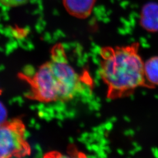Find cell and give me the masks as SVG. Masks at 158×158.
<instances>
[{
	"mask_svg": "<svg viewBox=\"0 0 158 158\" xmlns=\"http://www.w3.org/2000/svg\"><path fill=\"white\" fill-rule=\"evenodd\" d=\"M44 158H89L85 153L82 152L74 145H70L67 154L57 151L46 153Z\"/></svg>",
	"mask_w": 158,
	"mask_h": 158,
	"instance_id": "obj_7",
	"label": "cell"
},
{
	"mask_svg": "<svg viewBox=\"0 0 158 158\" xmlns=\"http://www.w3.org/2000/svg\"><path fill=\"white\" fill-rule=\"evenodd\" d=\"M144 74L149 87L158 85V56L152 57L144 63Z\"/></svg>",
	"mask_w": 158,
	"mask_h": 158,
	"instance_id": "obj_6",
	"label": "cell"
},
{
	"mask_svg": "<svg viewBox=\"0 0 158 158\" xmlns=\"http://www.w3.org/2000/svg\"><path fill=\"white\" fill-rule=\"evenodd\" d=\"M97 0H63V6L68 13L79 19L89 17Z\"/></svg>",
	"mask_w": 158,
	"mask_h": 158,
	"instance_id": "obj_5",
	"label": "cell"
},
{
	"mask_svg": "<svg viewBox=\"0 0 158 158\" xmlns=\"http://www.w3.org/2000/svg\"><path fill=\"white\" fill-rule=\"evenodd\" d=\"M139 24L142 28L149 32H158V3L147 2L142 8Z\"/></svg>",
	"mask_w": 158,
	"mask_h": 158,
	"instance_id": "obj_4",
	"label": "cell"
},
{
	"mask_svg": "<svg viewBox=\"0 0 158 158\" xmlns=\"http://www.w3.org/2000/svg\"><path fill=\"white\" fill-rule=\"evenodd\" d=\"M29 0H0V3L7 7H17L26 4Z\"/></svg>",
	"mask_w": 158,
	"mask_h": 158,
	"instance_id": "obj_8",
	"label": "cell"
},
{
	"mask_svg": "<svg viewBox=\"0 0 158 158\" xmlns=\"http://www.w3.org/2000/svg\"><path fill=\"white\" fill-rule=\"evenodd\" d=\"M26 127L21 119L6 121L0 124V158H23L31 153L27 139Z\"/></svg>",
	"mask_w": 158,
	"mask_h": 158,
	"instance_id": "obj_3",
	"label": "cell"
},
{
	"mask_svg": "<svg viewBox=\"0 0 158 158\" xmlns=\"http://www.w3.org/2000/svg\"><path fill=\"white\" fill-rule=\"evenodd\" d=\"M6 109L4 107V106L0 102V124L6 121Z\"/></svg>",
	"mask_w": 158,
	"mask_h": 158,
	"instance_id": "obj_9",
	"label": "cell"
},
{
	"mask_svg": "<svg viewBox=\"0 0 158 158\" xmlns=\"http://www.w3.org/2000/svg\"><path fill=\"white\" fill-rule=\"evenodd\" d=\"M20 77L29 85L26 97L44 102H67L83 91L82 77L69 63L62 45L51 51V60L40 66L32 76L21 74Z\"/></svg>",
	"mask_w": 158,
	"mask_h": 158,
	"instance_id": "obj_1",
	"label": "cell"
},
{
	"mask_svg": "<svg viewBox=\"0 0 158 158\" xmlns=\"http://www.w3.org/2000/svg\"><path fill=\"white\" fill-rule=\"evenodd\" d=\"M1 90H0V93H1Z\"/></svg>",
	"mask_w": 158,
	"mask_h": 158,
	"instance_id": "obj_10",
	"label": "cell"
},
{
	"mask_svg": "<svg viewBox=\"0 0 158 158\" xmlns=\"http://www.w3.org/2000/svg\"><path fill=\"white\" fill-rule=\"evenodd\" d=\"M139 44L106 46L100 51V74L107 87V96L117 99L133 93L140 87H149L144 74V62L139 54Z\"/></svg>",
	"mask_w": 158,
	"mask_h": 158,
	"instance_id": "obj_2",
	"label": "cell"
}]
</instances>
